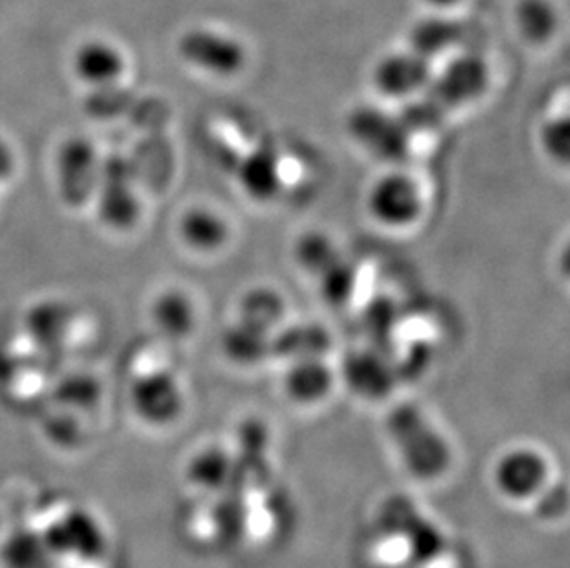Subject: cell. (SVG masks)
<instances>
[{
    "instance_id": "ac0fdd59",
    "label": "cell",
    "mask_w": 570,
    "mask_h": 568,
    "mask_svg": "<svg viewBox=\"0 0 570 568\" xmlns=\"http://www.w3.org/2000/svg\"><path fill=\"white\" fill-rule=\"evenodd\" d=\"M157 331L170 340H184L196 327V306L189 295L178 288L163 290L150 306Z\"/></svg>"
},
{
    "instance_id": "836d02e7",
    "label": "cell",
    "mask_w": 570,
    "mask_h": 568,
    "mask_svg": "<svg viewBox=\"0 0 570 568\" xmlns=\"http://www.w3.org/2000/svg\"><path fill=\"white\" fill-rule=\"evenodd\" d=\"M425 2L426 4L434 6L438 10H445V8L456 4L458 0H425Z\"/></svg>"
},
{
    "instance_id": "d6a6232c",
    "label": "cell",
    "mask_w": 570,
    "mask_h": 568,
    "mask_svg": "<svg viewBox=\"0 0 570 568\" xmlns=\"http://www.w3.org/2000/svg\"><path fill=\"white\" fill-rule=\"evenodd\" d=\"M17 159L16 154L11 150V146L0 137V183L10 179L16 172Z\"/></svg>"
},
{
    "instance_id": "2e32d148",
    "label": "cell",
    "mask_w": 570,
    "mask_h": 568,
    "mask_svg": "<svg viewBox=\"0 0 570 568\" xmlns=\"http://www.w3.org/2000/svg\"><path fill=\"white\" fill-rule=\"evenodd\" d=\"M331 349V336L317 323H296L275 329L272 333V356L294 362L303 359H325Z\"/></svg>"
},
{
    "instance_id": "5bb4252c",
    "label": "cell",
    "mask_w": 570,
    "mask_h": 568,
    "mask_svg": "<svg viewBox=\"0 0 570 568\" xmlns=\"http://www.w3.org/2000/svg\"><path fill=\"white\" fill-rule=\"evenodd\" d=\"M237 182L244 196L257 204H268L283 188V167L279 154L269 146H258L240 159Z\"/></svg>"
},
{
    "instance_id": "f1b7e54d",
    "label": "cell",
    "mask_w": 570,
    "mask_h": 568,
    "mask_svg": "<svg viewBox=\"0 0 570 568\" xmlns=\"http://www.w3.org/2000/svg\"><path fill=\"white\" fill-rule=\"evenodd\" d=\"M91 91L92 95L89 97V108H91L95 117H117V115L122 111V108H119V106H126V104H128V95H126L125 89L120 87V84L98 87V89H91Z\"/></svg>"
},
{
    "instance_id": "e0dca14e",
    "label": "cell",
    "mask_w": 570,
    "mask_h": 568,
    "mask_svg": "<svg viewBox=\"0 0 570 568\" xmlns=\"http://www.w3.org/2000/svg\"><path fill=\"white\" fill-rule=\"evenodd\" d=\"M179 238L193 252L215 253L229 241L226 218L209 207H190L178 224Z\"/></svg>"
},
{
    "instance_id": "ffe728a7",
    "label": "cell",
    "mask_w": 570,
    "mask_h": 568,
    "mask_svg": "<svg viewBox=\"0 0 570 568\" xmlns=\"http://www.w3.org/2000/svg\"><path fill=\"white\" fill-rule=\"evenodd\" d=\"M220 347L233 364L257 365L272 356V334L237 320L224 329Z\"/></svg>"
},
{
    "instance_id": "603a6c76",
    "label": "cell",
    "mask_w": 570,
    "mask_h": 568,
    "mask_svg": "<svg viewBox=\"0 0 570 568\" xmlns=\"http://www.w3.org/2000/svg\"><path fill=\"white\" fill-rule=\"evenodd\" d=\"M515 25L528 43H547L558 28V13L550 0H519L515 6Z\"/></svg>"
},
{
    "instance_id": "d6986e66",
    "label": "cell",
    "mask_w": 570,
    "mask_h": 568,
    "mask_svg": "<svg viewBox=\"0 0 570 568\" xmlns=\"http://www.w3.org/2000/svg\"><path fill=\"white\" fill-rule=\"evenodd\" d=\"M465 33V27L456 19L426 17L415 22L410 32V50L432 61L462 43Z\"/></svg>"
},
{
    "instance_id": "1f68e13d",
    "label": "cell",
    "mask_w": 570,
    "mask_h": 568,
    "mask_svg": "<svg viewBox=\"0 0 570 568\" xmlns=\"http://www.w3.org/2000/svg\"><path fill=\"white\" fill-rule=\"evenodd\" d=\"M397 323V311L390 301L381 300L375 301L366 312V325L375 336H384V334L392 333Z\"/></svg>"
},
{
    "instance_id": "7402d4cb",
    "label": "cell",
    "mask_w": 570,
    "mask_h": 568,
    "mask_svg": "<svg viewBox=\"0 0 570 568\" xmlns=\"http://www.w3.org/2000/svg\"><path fill=\"white\" fill-rule=\"evenodd\" d=\"M285 300L269 286H254L240 297L238 320L264 333H274L285 317Z\"/></svg>"
},
{
    "instance_id": "30bf717a",
    "label": "cell",
    "mask_w": 570,
    "mask_h": 568,
    "mask_svg": "<svg viewBox=\"0 0 570 568\" xmlns=\"http://www.w3.org/2000/svg\"><path fill=\"white\" fill-rule=\"evenodd\" d=\"M434 70L431 59L410 52H395L379 59L373 69V86L384 97L403 100L423 95L431 84Z\"/></svg>"
},
{
    "instance_id": "44dd1931",
    "label": "cell",
    "mask_w": 570,
    "mask_h": 568,
    "mask_svg": "<svg viewBox=\"0 0 570 568\" xmlns=\"http://www.w3.org/2000/svg\"><path fill=\"white\" fill-rule=\"evenodd\" d=\"M235 460L222 447L199 451L187 467V478L199 491H226L232 486Z\"/></svg>"
},
{
    "instance_id": "7c38bea8",
    "label": "cell",
    "mask_w": 570,
    "mask_h": 568,
    "mask_svg": "<svg viewBox=\"0 0 570 568\" xmlns=\"http://www.w3.org/2000/svg\"><path fill=\"white\" fill-rule=\"evenodd\" d=\"M47 550L72 558H95L104 548V531L87 511H70L52 525L45 537Z\"/></svg>"
},
{
    "instance_id": "4316f807",
    "label": "cell",
    "mask_w": 570,
    "mask_h": 568,
    "mask_svg": "<svg viewBox=\"0 0 570 568\" xmlns=\"http://www.w3.org/2000/svg\"><path fill=\"white\" fill-rule=\"evenodd\" d=\"M541 146L552 161L566 165L570 157V120L567 115L550 118L541 129Z\"/></svg>"
},
{
    "instance_id": "83f0119b",
    "label": "cell",
    "mask_w": 570,
    "mask_h": 568,
    "mask_svg": "<svg viewBox=\"0 0 570 568\" xmlns=\"http://www.w3.org/2000/svg\"><path fill=\"white\" fill-rule=\"evenodd\" d=\"M401 118L409 126L412 135L417 131H431L436 129L445 118V111L434 100L426 97L414 98L406 108L401 111Z\"/></svg>"
},
{
    "instance_id": "9c48e42d",
    "label": "cell",
    "mask_w": 570,
    "mask_h": 568,
    "mask_svg": "<svg viewBox=\"0 0 570 568\" xmlns=\"http://www.w3.org/2000/svg\"><path fill=\"white\" fill-rule=\"evenodd\" d=\"M178 55L194 69L213 76L237 75L246 63L243 43L209 28H193L178 39Z\"/></svg>"
},
{
    "instance_id": "4fadbf2b",
    "label": "cell",
    "mask_w": 570,
    "mask_h": 568,
    "mask_svg": "<svg viewBox=\"0 0 570 568\" xmlns=\"http://www.w3.org/2000/svg\"><path fill=\"white\" fill-rule=\"evenodd\" d=\"M126 69L128 63L122 50L104 39H89L72 56L76 78L91 89L120 84Z\"/></svg>"
},
{
    "instance_id": "484cf974",
    "label": "cell",
    "mask_w": 570,
    "mask_h": 568,
    "mask_svg": "<svg viewBox=\"0 0 570 568\" xmlns=\"http://www.w3.org/2000/svg\"><path fill=\"white\" fill-rule=\"evenodd\" d=\"M28 327L38 343L55 345V343H60L63 334L67 333L69 312L65 311L61 303L47 301L33 309L32 314L28 317Z\"/></svg>"
},
{
    "instance_id": "277c9868",
    "label": "cell",
    "mask_w": 570,
    "mask_h": 568,
    "mask_svg": "<svg viewBox=\"0 0 570 568\" xmlns=\"http://www.w3.org/2000/svg\"><path fill=\"white\" fill-rule=\"evenodd\" d=\"M102 159L91 140L69 137L56 154V182L61 199L69 207H81L95 199Z\"/></svg>"
},
{
    "instance_id": "5b68a950",
    "label": "cell",
    "mask_w": 570,
    "mask_h": 568,
    "mask_svg": "<svg viewBox=\"0 0 570 568\" xmlns=\"http://www.w3.org/2000/svg\"><path fill=\"white\" fill-rule=\"evenodd\" d=\"M488 86L490 67L484 59L476 55H462L449 61L440 75L432 76L423 92L449 114L476 102Z\"/></svg>"
},
{
    "instance_id": "8992f818",
    "label": "cell",
    "mask_w": 570,
    "mask_h": 568,
    "mask_svg": "<svg viewBox=\"0 0 570 568\" xmlns=\"http://www.w3.org/2000/svg\"><path fill=\"white\" fill-rule=\"evenodd\" d=\"M129 404L146 424L168 427L184 412V390L170 371H146L131 381Z\"/></svg>"
},
{
    "instance_id": "f546056e",
    "label": "cell",
    "mask_w": 570,
    "mask_h": 568,
    "mask_svg": "<svg viewBox=\"0 0 570 568\" xmlns=\"http://www.w3.org/2000/svg\"><path fill=\"white\" fill-rule=\"evenodd\" d=\"M58 395L61 402L67 404H76V407H89L97 401L98 386L92 379L86 375L70 376L61 382L58 388Z\"/></svg>"
},
{
    "instance_id": "ba28073f",
    "label": "cell",
    "mask_w": 570,
    "mask_h": 568,
    "mask_svg": "<svg viewBox=\"0 0 570 568\" xmlns=\"http://www.w3.org/2000/svg\"><path fill=\"white\" fill-rule=\"evenodd\" d=\"M95 202L98 218L109 229H134L140 221L142 209L131 185V168L120 157L102 161Z\"/></svg>"
},
{
    "instance_id": "7a4b0ae2",
    "label": "cell",
    "mask_w": 570,
    "mask_h": 568,
    "mask_svg": "<svg viewBox=\"0 0 570 568\" xmlns=\"http://www.w3.org/2000/svg\"><path fill=\"white\" fill-rule=\"evenodd\" d=\"M347 134L379 161L401 163L409 157L412 131L401 115L375 106H361L347 115Z\"/></svg>"
},
{
    "instance_id": "8fae6325",
    "label": "cell",
    "mask_w": 570,
    "mask_h": 568,
    "mask_svg": "<svg viewBox=\"0 0 570 568\" xmlns=\"http://www.w3.org/2000/svg\"><path fill=\"white\" fill-rule=\"evenodd\" d=\"M397 371L379 349H358L345 354L342 379L364 401H381L395 388Z\"/></svg>"
},
{
    "instance_id": "3957f363",
    "label": "cell",
    "mask_w": 570,
    "mask_h": 568,
    "mask_svg": "<svg viewBox=\"0 0 570 568\" xmlns=\"http://www.w3.org/2000/svg\"><path fill=\"white\" fill-rule=\"evenodd\" d=\"M493 483L502 499L513 505L535 502L552 483V466L538 447H511L495 461Z\"/></svg>"
},
{
    "instance_id": "52a82bcc",
    "label": "cell",
    "mask_w": 570,
    "mask_h": 568,
    "mask_svg": "<svg viewBox=\"0 0 570 568\" xmlns=\"http://www.w3.org/2000/svg\"><path fill=\"white\" fill-rule=\"evenodd\" d=\"M366 205L377 224L403 229L420 218L423 194L412 177L401 172H390L373 183L367 193Z\"/></svg>"
},
{
    "instance_id": "9a60e30c",
    "label": "cell",
    "mask_w": 570,
    "mask_h": 568,
    "mask_svg": "<svg viewBox=\"0 0 570 568\" xmlns=\"http://www.w3.org/2000/svg\"><path fill=\"white\" fill-rule=\"evenodd\" d=\"M334 373L325 359H303L288 362L283 388L292 402L314 407L333 392Z\"/></svg>"
},
{
    "instance_id": "cb8c5ba5",
    "label": "cell",
    "mask_w": 570,
    "mask_h": 568,
    "mask_svg": "<svg viewBox=\"0 0 570 568\" xmlns=\"http://www.w3.org/2000/svg\"><path fill=\"white\" fill-rule=\"evenodd\" d=\"M294 257L302 270L317 277L328 266H333L342 257V253L331 236L322 231H307L294 244Z\"/></svg>"
},
{
    "instance_id": "4dcf8cb0",
    "label": "cell",
    "mask_w": 570,
    "mask_h": 568,
    "mask_svg": "<svg viewBox=\"0 0 570 568\" xmlns=\"http://www.w3.org/2000/svg\"><path fill=\"white\" fill-rule=\"evenodd\" d=\"M47 550V545L41 539L32 536H21L13 542H8V561L17 568H33L41 559V552ZM8 564V565H10Z\"/></svg>"
},
{
    "instance_id": "6da1fadb",
    "label": "cell",
    "mask_w": 570,
    "mask_h": 568,
    "mask_svg": "<svg viewBox=\"0 0 570 568\" xmlns=\"http://www.w3.org/2000/svg\"><path fill=\"white\" fill-rule=\"evenodd\" d=\"M386 434L410 477L434 482L451 469L452 447L420 407L401 402L387 412Z\"/></svg>"
},
{
    "instance_id": "d4e9b609",
    "label": "cell",
    "mask_w": 570,
    "mask_h": 568,
    "mask_svg": "<svg viewBox=\"0 0 570 568\" xmlns=\"http://www.w3.org/2000/svg\"><path fill=\"white\" fill-rule=\"evenodd\" d=\"M316 280L320 281L323 300L331 305L340 306L345 305L355 294L358 274H356L355 264L340 257L333 266H328L323 274L317 275Z\"/></svg>"
}]
</instances>
